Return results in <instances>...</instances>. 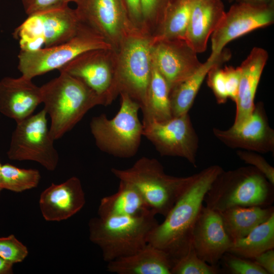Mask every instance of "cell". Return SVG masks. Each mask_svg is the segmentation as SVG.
Returning <instances> with one entry per match:
<instances>
[{"label": "cell", "mask_w": 274, "mask_h": 274, "mask_svg": "<svg viewBox=\"0 0 274 274\" xmlns=\"http://www.w3.org/2000/svg\"><path fill=\"white\" fill-rule=\"evenodd\" d=\"M223 170L220 166L214 165L192 175L189 184L164 221L149 233L148 243L167 253L173 264L193 248L192 233L204 198Z\"/></svg>", "instance_id": "1"}, {"label": "cell", "mask_w": 274, "mask_h": 274, "mask_svg": "<svg viewBox=\"0 0 274 274\" xmlns=\"http://www.w3.org/2000/svg\"><path fill=\"white\" fill-rule=\"evenodd\" d=\"M40 87L44 109L50 118L55 141L71 131L92 108L106 106L105 98L80 79L65 73Z\"/></svg>", "instance_id": "2"}, {"label": "cell", "mask_w": 274, "mask_h": 274, "mask_svg": "<svg viewBox=\"0 0 274 274\" xmlns=\"http://www.w3.org/2000/svg\"><path fill=\"white\" fill-rule=\"evenodd\" d=\"M273 186L251 165L223 170L213 181L203 202L218 212L237 207H269L274 201Z\"/></svg>", "instance_id": "3"}, {"label": "cell", "mask_w": 274, "mask_h": 274, "mask_svg": "<svg viewBox=\"0 0 274 274\" xmlns=\"http://www.w3.org/2000/svg\"><path fill=\"white\" fill-rule=\"evenodd\" d=\"M151 212L138 216H108L91 219L89 239L101 250L109 262L136 252L148 244V237L158 224Z\"/></svg>", "instance_id": "4"}, {"label": "cell", "mask_w": 274, "mask_h": 274, "mask_svg": "<svg viewBox=\"0 0 274 274\" xmlns=\"http://www.w3.org/2000/svg\"><path fill=\"white\" fill-rule=\"evenodd\" d=\"M112 174L119 180L132 185L156 215L165 217L181 196L192 179L166 174L155 158L143 157L126 169L112 168Z\"/></svg>", "instance_id": "5"}, {"label": "cell", "mask_w": 274, "mask_h": 274, "mask_svg": "<svg viewBox=\"0 0 274 274\" xmlns=\"http://www.w3.org/2000/svg\"><path fill=\"white\" fill-rule=\"evenodd\" d=\"M120 109L112 119L105 114L93 117L90 129L96 146L115 157L128 158L138 152L143 136V125L139 118L140 106L125 93L120 94Z\"/></svg>", "instance_id": "6"}, {"label": "cell", "mask_w": 274, "mask_h": 274, "mask_svg": "<svg viewBox=\"0 0 274 274\" xmlns=\"http://www.w3.org/2000/svg\"><path fill=\"white\" fill-rule=\"evenodd\" d=\"M82 25L76 10L68 6L28 15L13 36L21 51H33L68 41Z\"/></svg>", "instance_id": "7"}, {"label": "cell", "mask_w": 274, "mask_h": 274, "mask_svg": "<svg viewBox=\"0 0 274 274\" xmlns=\"http://www.w3.org/2000/svg\"><path fill=\"white\" fill-rule=\"evenodd\" d=\"M106 40L83 24L78 33L68 41L33 51H20L18 69L21 76L32 79L55 70H59L78 56L95 50H105Z\"/></svg>", "instance_id": "8"}, {"label": "cell", "mask_w": 274, "mask_h": 274, "mask_svg": "<svg viewBox=\"0 0 274 274\" xmlns=\"http://www.w3.org/2000/svg\"><path fill=\"white\" fill-rule=\"evenodd\" d=\"M152 47L141 37L129 38L125 43L118 69L114 71L111 88L108 94V104L118 94L125 93L138 102L142 110L145 106L150 80Z\"/></svg>", "instance_id": "9"}, {"label": "cell", "mask_w": 274, "mask_h": 274, "mask_svg": "<svg viewBox=\"0 0 274 274\" xmlns=\"http://www.w3.org/2000/svg\"><path fill=\"white\" fill-rule=\"evenodd\" d=\"M47 115L43 109L16 123L7 151L9 159L32 161L49 171H54L59 154L50 133Z\"/></svg>", "instance_id": "10"}, {"label": "cell", "mask_w": 274, "mask_h": 274, "mask_svg": "<svg viewBox=\"0 0 274 274\" xmlns=\"http://www.w3.org/2000/svg\"><path fill=\"white\" fill-rule=\"evenodd\" d=\"M145 136L162 156L184 158L196 166L198 137L188 113L164 122L142 123Z\"/></svg>", "instance_id": "11"}, {"label": "cell", "mask_w": 274, "mask_h": 274, "mask_svg": "<svg viewBox=\"0 0 274 274\" xmlns=\"http://www.w3.org/2000/svg\"><path fill=\"white\" fill-rule=\"evenodd\" d=\"M273 4L239 2L232 6L211 35V54L218 55L230 41L257 28L273 23Z\"/></svg>", "instance_id": "12"}, {"label": "cell", "mask_w": 274, "mask_h": 274, "mask_svg": "<svg viewBox=\"0 0 274 274\" xmlns=\"http://www.w3.org/2000/svg\"><path fill=\"white\" fill-rule=\"evenodd\" d=\"M213 132L220 142L232 148L262 153L274 150V131L261 102L255 105L252 114L242 123L226 130L214 128Z\"/></svg>", "instance_id": "13"}, {"label": "cell", "mask_w": 274, "mask_h": 274, "mask_svg": "<svg viewBox=\"0 0 274 274\" xmlns=\"http://www.w3.org/2000/svg\"><path fill=\"white\" fill-rule=\"evenodd\" d=\"M152 60L165 79L169 92L194 74L202 65L197 53L185 40L156 41Z\"/></svg>", "instance_id": "14"}, {"label": "cell", "mask_w": 274, "mask_h": 274, "mask_svg": "<svg viewBox=\"0 0 274 274\" xmlns=\"http://www.w3.org/2000/svg\"><path fill=\"white\" fill-rule=\"evenodd\" d=\"M218 212L202 206L194 227L192 244L197 256L216 265L232 243Z\"/></svg>", "instance_id": "15"}, {"label": "cell", "mask_w": 274, "mask_h": 274, "mask_svg": "<svg viewBox=\"0 0 274 274\" xmlns=\"http://www.w3.org/2000/svg\"><path fill=\"white\" fill-rule=\"evenodd\" d=\"M81 22L104 38L116 39L124 30L128 13L123 0H78Z\"/></svg>", "instance_id": "16"}, {"label": "cell", "mask_w": 274, "mask_h": 274, "mask_svg": "<svg viewBox=\"0 0 274 274\" xmlns=\"http://www.w3.org/2000/svg\"><path fill=\"white\" fill-rule=\"evenodd\" d=\"M85 202L80 180L72 177L59 184L52 183L42 191L39 203L45 220L60 221L79 212Z\"/></svg>", "instance_id": "17"}, {"label": "cell", "mask_w": 274, "mask_h": 274, "mask_svg": "<svg viewBox=\"0 0 274 274\" xmlns=\"http://www.w3.org/2000/svg\"><path fill=\"white\" fill-rule=\"evenodd\" d=\"M42 103L40 87L22 76L0 80V113L19 122L30 116Z\"/></svg>", "instance_id": "18"}, {"label": "cell", "mask_w": 274, "mask_h": 274, "mask_svg": "<svg viewBox=\"0 0 274 274\" xmlns=\"http://www.w3.org/2000/svg\"><path fill=\"white\" fill-rule=\"evenodd\" d=\"M104 50L90 51L78 56L61 68L65 73L83 82L106 100L111 88L114 71L103 55Z\"/></svg>", "instance_id": "19"}, {"label": "cell", "mask_w": 274, "mask_h": 274, "mask_svg": "<svg viewBox=\"0 0 274 274\" xmlns=\"http://www.w3.org/2000/svg\"><path fill=\"white\" fill-rule=\"evenodd\" d=\"M268 58V53L265 49L254 47L241 64L240 82L234 102L236 113L233 125L242 123L252 114L255 106L254 99L258 85Z\"/></svg>", "instance_id": "20"}, {"label": "cell", "mask_w": 274, "mask_h": 274, "mask_svg": "<svg viewBox=\"0 0 274 274\" xmlns=\"http://www.w3.org/2000/svg\"><path fill=\"white\" fill-rule=\"evenodd\" d=\"M225 12L221 0L192 1L185 41L197 53L206 51Z\"/></svg>", "instance_id": "21"}, {"label": "cell", "mask_w": 274, "mask_h": 274, "mask_svg": "<svg viewBox=\"0 0 274 274\" xmlns=\"http://www.w3.org/2000/svg\"><path fill=\"white\" fill-rule=\"evenodd\" d=\"M108 263V270L118 274H171L173 265L167 253L149 243L133 254Z\"/></svg>", "instance_id": "22"}, {"label": "cell", "mask_w": 274, "mask_h": 274, "mask_svg": "<svg viewBox=\"0 0 274 274\" xmlns=\"http://www.w3.org/2000/svg\"><path fill=\"white\" fill-rule=\"evenodd\" d=\"M230 56V52L224 49L218 55L211 54L194 74L170 91L169 98L173 117L188 113L209 70L215 65H221L227 61Z\"/></svg>", "instance_id": "23"}, {"label": "cell", "mask_w": 274, "mask_h": 274, "mask_svg": "<svg viewBox=\"0 0 274 274\" xmlns=\"http://www.w3.org/2000/svg\"><path fill=\"white\" fill-rule=\"evenodd\" d=\"M151 212L139 191L129 183L120 180L117 191L101 198L97 214L99 216L138 217Z\"/></svg>", "instance_id": "24"}, {"label": "cell", "mask_w": 274, "mask_h": 274, "mask_svg": "<svg viewBox=\"0 0 274 274\" xmlns=\"http://www.w3.org/2000/svg\"><path fill=\"white\" fill-rule=\"evenodd\" d=\"M228 234L232 240L246 236L274 214V207H237L219 212Z\"/></svg>", "instance_id": "25"}, {"label": "cell", "mask_w": 274, "mask_h": 274, "mask_svg": "<svg viewBox=\"0 0 274 274\" xmlns=\"http://www.w3.org/2000/svg\"><path fill=\"white\" fill-rule=\"evenodd\" d=\"M142 111V123L164 122L173 117L168 85L153 60L146 103Z\"/></svg>", "instance_id": "26"}, {"label": "cell", "mask_w": 274, "mask_h": 274, "mask_svg": "<svg viewBox=\"0 0 274 274\" xmlns=\"http://www.w3.org/2000/svg\"><path fill=\"white\" fill-rule=\"evenodd\" d=\"M271 249H274V214L246 236L233 241L228 252L253 259Z\"/></svg>", "instance_id": "27"}, {"label": "cell", "mask_w": 274, "mask_h": 274, "mask_svg": "<svg viewBox=\"0 0 274 274\" xmlns=\"http://www.w3.org/2000/svg\"><path fill=\"white\" fill-rule=\"evenodd\" d=\"M192 1H173L166 11L156 41L185 40Z\"/></svg>", "instance_id": "28"}, {"label": "cell", "mask_w": 274, "mask_h": 274, "mask_svg": "<svg viewBox=\"0 0 274 274\" xmlns=\"http://www.w3.org/2000/svg\"><path fill=\"white\" fill-rule=\"evenodd\" d=\"M40 180V172L36 169L21 168L9 163L2 164L1 180L3 189L21 192L37 187Z\"/></svg>", "instance_id": "29"}, {"label": "cell", "mask_w": 274, "mask_h": 274, "mask_svg": "<svg viewBox=\"0 0 274 274\" xmlns=\"http://www.w3.org/2000/svg\"><path fill=\"white\" fill-rule=\"evenodd\" d=\"M216 265H212L200 259L193 248L173 265L171 274H217Z\"/></svg>", "instance_id": "30"}, {"label": "cell", "mask_w": 274, "mask_h": 274, "mask_svg": "<svg viewBox=\"0 0 274 274\" xmlns=\"http://www.w3.org/2000/svg\"><path fill=\"white\" fill-rule=\"evenodd\" d=\"M224 265L232 274H267L253 259L243 257L229 252H226L222 258Z\"/></svg>", "instance_id": "31"}, {"label": "cell", "mask_w": 274, "mask_h": 274, "mask_svg": "<svg viewBox=\"0 0 274 274\" xmlns=\"http://www.w3.org/2000/svg\"><path fill=\"white\" fill-rule=\"evenodd\" d=\"M27 247L14 235L0 237V257L14 264L22 262L27 256Z\"/></svg>", "instance_id": "32"}, {"label": "cell", "mask_w": 274, "mask_h": 274, "mask_svg": "<svg viewBox=\"0 0 274 274\" xmlns=\"http://www.w3.org/2000/svg\"><path fill=\"white\" fill-rule=\"evenodd\" d=\"M221 65L213 66L209 71L208 84L212 89L218 104H224L228 97L223 69Z\"/></svg>", "instance_id": "33"}, {"label": "cell", "mask_w": 274, "mask_h": 274, "mask_svg": "<svg viewBox=\"0 0 274 274\" xmlns=\"http://www.w3.org/2000/svg\"><path fill=\"white\" fill-rule=\"evenodd\" d=\"M238 157L246 163L260 171L268 181L274 185V168L261 155L254 152L238 150Z\"/></svg>", "instance_id": "34"}, {"label": "cell", "mask_w": 274, "mask_h": 274, "mask_svg": "<svg viewBox=\"0 0 274 274\" xmlns=\"http://www.w3.org/2000/svg\"><path fill=\"white\" fill-rule=\"evenodd\" d=\"M174 0H141L142 17L154 19L160 26L166 11Z\"/></svg>", "instance_id": "35"}, {"label": "cell", "mask_w": 274, "mask_h": 274, "mask_svg": "<svg viewBox=\"0 0 274 274\" xmlns=\"http://www.w3.org/2000/svg\"><path fill=\"white\" fill-rule=\"evenodd\" d=\"M78 0H21L24 11L27 15L38 12L62 8L70 3H76Z\"/></svg>", "instance_id": "36"}, {"label": "cell", "mask_w": 274, "mask_h": 274, "mask_svg": "<svg viewBox=\"0 0 274 274\" xmlns=\"http://www.w3.org/2000/svg\"><path fill=\"white\" fill-rule=\"evenodd\" d=\"M228 97L235 102L237 95L240 82L241 70L240 66H226L223 70Z\"/></svg>", "instance_id": "37"}, {"label": "cell", "mask_w": 274, "mask_h": 274, "mask_svg": "<svg viewBox=\"0 0 274 274\" xmlns=\"http://www.w3.org/2000/svg\"><path fill=\"white\" fill-rule=\"evenodd\" d=\"M267 274L274 273V250H268L253 259Z\"/></svg>", "instance_id": "38"}, {"label": "cell", "mask_w": 274, "mask_h": 274, "mask_svg": "<svg viewBox=\"0 0 274 274\" xmlns=\"http://www.w3.org/2000/svg\"><path fill=\"white\" fill-rule=\"evenodd\" d=\"M128 15L138 19L142 17L141 0H123Z\"/></svg>", "instance_id": "39"}, {"label": "cell", "mask_w": 274, "mask_h": 274, "mask_svg": "<svg viewBox=\"0 0 274 274\" xmlns=\"http://www.w3.org/2000/svg\"><path fill=\"white\" fill-rule=\"evenodd\" d=\"M13 265L0 257V274L13 273Z\"/></svg>", "instance_id": "40"}, {"label": "cell", "mask_w": 274, "mask_h": 274, "mask_svg": "<svg viewBox=\"0 0 274 274\" xmlns=\"http://www.w3.org/2000/svg\"><path fill=\"white\" fill-rule=\"evenodd\" d=\"M255 5H268L273 4V0H240V2Z\"/></svg>", "instance_id": "41"}, {"label": "cell", "mask_w": 274, "mask_h": 274, "mask_svg": "<svg viewBox=\"0 0 274 274\" xmlns=\"http://www.w3.org/2000/svg\"><path fill=\"white\" fill-rule=\"evenodd\" d=\"M2 164L1 163L0 160V193L1 191L3 190L2 186V180H1V169H2Z\"/></svg>", "instance_id": "42"}]
</instances>
